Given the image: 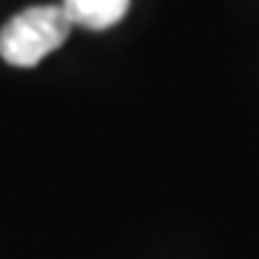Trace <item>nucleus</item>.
I'll return each mask as SVG.
<instances>
[{"label": "nucleus", "instance_id": "nucleus-1", "mask_svg": "<svg viewBox=\"0 0 259 259\" xmlns=\"http://www.w3.org/2000/svg\"><path fill=\"white\" fill-rule=\"evenodd\" d=\"M69 18L64 6H32L18 12L0 29V58L12 66H37L49 52L64 47L69 37Z\"/></svg>", "mask_w": 259, "mask_h": 259}, {"label": "nucleus", "instance_id": "nucleus-2", "mask_svg": "<svg viewBox=\"0 0 259 259\" xmlns=\"http://www.w3.org/2000/svg\"><path fill=\"white\" fill-rule=\"evenodd\" d=\"M72 26L101 32L115 26L130 9V0H64L61 3Z\"/></svg>", "mask_w": 259, "mask_h": 259}]
</instances>
